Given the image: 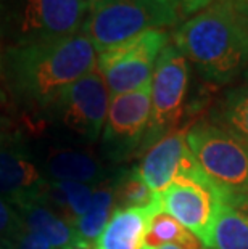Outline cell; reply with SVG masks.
Wrapping results in <instances>:
<instances>
[{
    "label": "cell",
    "mask_w": 248,
    "mask_h": 249,
    "mask_svg": "<svg viewBox=\"0 0 248 249\" xmlns=\"http://www.w3.org/2000/svg\"><path fill=\"white\" fill-rule=\"evenodd\" d=\"M156 249H184V248H179V246H174V245H165V246H160Z\"/></svg>",
    "instance_id": "f1b7e54d"
},
{
    "label": "cell",
    "mask_w": 248,
    "mask_h": 249,
    "mask_svg": "<svg viewBox=\"0 0 248 249\" xmlns=\"http://www.w3.org/2000/svg\"><path fill=\"white\" fill-rule=\"evenodd\" d=\"M114 211V178L105 180L94 188L92 203L87 213L75 224L79 238L82 241H95L97 236L105 229Z\"/></svg>",
    "instance_id": "ac0fdd59"
},
{
    "label": "cell",
    "mask_w": 248,
    "mask_h": 249,
    "mask_svg": "<svg viewBox=\"0 0 248 249\" xmlns=\"http://www.w3.org/2000/svg\"><path fill=\"white\" fill-rule=\"evenodd\" d=\"M181 18L176 0H87L81 31L100 53L147 31L176 26Z\"/></svg>",
    "instance_id": "3957f363"
},
{
    "label": "cell",
    "mask_w": 248,
    "mask_h": 249,
    "mask_svg": "<svg viewBox=\"0 0 248 249\" xmlns=\"http://www.w3.org/2000/svg\"><path fill=\"white\" fill-rule=\"evenodd\" d=\"M97 50L79 31L60 40L12 45L5 53V79L21 105L40 113L77 79L97 68Z\"/></svg>",
    "instance_id": "6da1fadb"
},
{
    "label": "cell",
    "mask_w": 248,
    "mask_h": 249,
    "mask_svg": "<svg viewBox=\"0 0 248 249\" xmlns=\"http://www.w3.org/2000/svg\"><path fill=\"white\" fill-rule=\"evenodd\" d=\"M68 249H92V248H91V243L79 240L77 243H75V245H73L71 248H68Z\"/></svg>",
    "instance_id": "484cf974"
},
{
    "label": "cell",
    "mask_w": 248,
    "mask_h": 249,
    "mask_svg": "<svg viewBox=\"0 0 248 249\" xmlns=\"http://www.w3.org/2000/svg\"><path fill=\"white\" fill-rule=\"evenodd\" d=\"M189 77L191 70L187 58L171 42L161 50L152 76V114L140 153L176 130L182 118Z\"/></svg>",
    "instance_id": "52a82bcc"
},
{
    "label": "cell",
    "mask_w": 248,
    "mask_h": 249,
    "mask_svg": "<svg viewBox=\"0 0 248 249\" xmlns=\"http://www.w3.org/2000/svg\"><path fill=\"white\" fill-rule=\"evenodd\" d=\"M156 195L150 192L142 180L137 167L119 172L114 178V209L131 206H147L155 201Z\"/></svg>",
    "instance_id": "44dd1931"
},
{
    "label": "cell",
    "mask_w": 248,
    "mask_h": 249,
    "mask_svg": "<svg viewBox=\"0 0 248 249\" xmlns=\"http://www.w3.org/2000/svg\"><path fill=\"white\" fill-rule=\"evenodd\" d=\"M168 44L170 34L166 31H147L100 52L97 71L105 79L110 95L134 92L150 84L158 56Z\"/></svg>",
    "instance_id": "ba28073f"
},
{
    "label": "cell",
    "mask_w": 248,
    "mask_h": 249,
    "mask_svg": "<svg viewBox=\"0 0 248 249\" xmlns=\"http://www.w3.org/2000/svg\"><path fill=\"white\" fill-rule=\"evenodd\" d=\"M179 8H181L182 17H191V15L198 13L200 10L208 7L214 0H176Z\"/></svg>",
    "instance_id": "d4e9b609"
},
{
    "label": "cell",
    "mask_w": 248,
    "mask_h": 249,
    "mask_svg": "<svg viewBox=\"0 0 248 249\" xmlns=\"http://www.w3.org/2000/svg\"><path fill=\"white\" fill-rule=\"evenodd\" d=\"M161 211L158 196L147 206L114 209L102 233L94 241V249H149L145 245L150 222Z\"/></svg>",
    "instance_id": "5bb4252c"
},
{
    "label": "cell",
    "mask_w": 248,
    "mask_h": 249,
    "mask_svg": "<svg viewBox=\"0 0 248 249\" xmlns=\"http://www.w3.org/2000/svg\"><path fill=\"white\" fill-rule=\"evenodd\" d=\"M187 145L202 171L224 193L248 195V145L223 127L208 121L189 127Z\"/></svg>",
    "instance_id": "5b68a950"
},
{
    "label": "cell",
    "mask_w": 248,
    "mask_h": 249,
    "mask_svg": "<svg viewBox=\"0 0 248 249\" xmlns=\"http://www.w3.org/2000/svg\"><path fill=\"white\" fill-rule=\"evenodd\" d=\"M172 44L205 81L229 84L248 68V18L235 0H214L177 26Z\"/></svg>",
    "instance_id": "7a4b0ae2"
},
{
    "label": "cell",
    "mask_w": 248,
    "mask_h": 249,
    "mask_svg": "<svg viewBox=\"0 0 248 249\" xmlns=\"http://www.w3.org/2000/svg\"><path fill=\"white\" fill-rule=\"evenodd\" d=\"M242 2H248V0H242Z\"/></svg>",
    "instance_id": "4dcf8cb0"
},
{
    "label": "cell",
    "mask_w": 248,
    "mask_h": 249,
    "mask_svg": "<svg viewBox=\"0 0 248 249\" xmlns=\"http://www.w3.org/2000/svg\"><path fill=\"white\" fill-rule=\"evenodd\" d=\"M187 130L189 127L172 130L144 151L137 171L153 195L165 192L198 166L187 145Z\"/></svg>",
    "instance_id": "7c38bea8"
},
{
    "label": "cell",
    "mask_w": 248,
    "mask_h": 249,
    "mask_svg": "<svg viewBox=\"0 0 248 249\" xmlns=\"http://www.w3.org/2000/svg\"><path fill=\"white\" fill-rule=\"evenodd\" d=\"M203 249H248V213L224 204Z\"/></svg>",
    "instance_id": "e0dca14e"
},
{
    "label": "cell",
    "mask_w": 248,
    "mask_h": 249,
    "mask_svg": "<svg viewBox=\"0 0 248 249\" xmlns=\"http://www.w3.org/2000/svg\"><path fill=\"white\" fill-rule=\"evenodd\" d=\"M110 100L112 95L105 79L95 68L61 90L44 114L61 130L92 143L103 132Z\"/></svg>",
    "instance_id": "8992f818"
},
{
    "label": "cell",
    "mask_w": 248,
    "mask_h": 249,
    "mask_svg": "<svg viewBox=\"0 0 248 249\" xmlns=\"http://www.w3.org/2000/svg\"><path fill=\"white\" fill-rule=\"evenodd\" d=\"M23 230L24 225L21 222L18 213L0 196V240L13 245V241L17 240Z\"/></svg>",
    "instance_id": "7402d4cb"
},
{
    "label": "cell",
    "mask_w": 248,
    "mask_h": 249,
    "mask_svg": "<svg viewBox=\"0 0 248 249\" xmlns=\"http://www.w3.org/2000/svg\"><path fill=\"white\" fill-rule=\"evenodd\" d=\"M211 123L223 127L248 145V81L226 93Z\"/></svg>",
    "instance_id": "ffe728a7"
},
{
    "label": "cell",
    "mask_w": 248,
    "mask_h": 249,
    "mask_svg": "<svg viewBox=\"0 0 248 249\" xmlns=\"http://www.w3.org/2000/svg\"><path fill=\"white\" fill-rule=\"evenodd\" d=\"M237 7H239L242 12H244V15L248 18V2H242V0H235Z\"/></svg>",
    "instance_id": "4316f807"
},
{
    "label": "cell",
    "mask_w": 248,
    "mask_h": 249,
    "mask_svg": "<svg viewBox=\"0 0 248 249\" xmlns=\"http://www.w3.org/2000/svg\"><path fill=\"white\" fill-rule=\"evenodd\" d=\"M152 114V82L134 92L114 95L102 132L103 155L113 162H121L134 153H140Z\"/></svg>",
    "instance_id": "30bf717a"
},
{
    "label": "cell",
    "mask_w": 248,
    "mask_h": 249,
    "mask_svg": "<svg viewBox=\"0 0 248 249\" xmlns=\"http://www.w3.org/2000/svg\"><path fill=\"white\" fill-rule=\"evenodd\" d=\"M86 15L87 0H0V28L12 45L71 37L81 31Z\"/></svg>",
    "instance_id": "277c9868"
},
{
    "label": "cell",
    "mask_w": 248,
    "mask_h": 249,
    "mask_svg": "<svg viewBox=\"0 0 248 249\" xmlns=\"http://www.w3.org/2000/svg\"><path fill=\"white\" fill-rule=\"evenodd\" d=\"M13 248L15 249H55L44 236H40L38 233L29 231L26 229L21 231L17 240L13 241Z\"/></svg>",
    "instance_id": "603a6c76"
},
{
    "label": "cell",
    "mask_w": 248,
    "mask_h": 249,
    "mask_svg": "<svg viewBox=\"0 0 248 249\" xmlns=\"http://www.w3.org/2000/svg\"><path fill=\"white\" fill-rule=\"evenodd\" d=\"M13 129V118H12V108L7 102L3 90L0 89V137L8 134Z\"/></svg>",
    "instance_id": "cb8c5ba5"
},
{
    "label": "cell",
    "mask_w": 248,
    "mask_h": 249,
    "mask_svg": "<svg viewBox=\"0 0 248 249\" xmlns=\"http://www.w3.org/2000/svg\"><path fill=\"white\" fill-rule=\"evenodd\" d=\"M15 211L18 213L26 230L44 236L55 249H68L81 240L70 222H66L40 201L21 204L15 208Z\"/></svg>",
    "instance_id": "9a60e30c"
},
{
    "label": "cell",
    "mask_w": 248,
    "mask_h": 249,
    "mask_svg": "<svg viewBox=\"0 0 248 249\" xmlns=\"http://www.w3.org/2000/svg\"><path fill=\"white\" fill-rule=\"evenodd\" d=\"M0 249H15L12 243H8V241H3V240H0Z\"/></svg>",
    "instance_id": "83f0119b"
},
{
    "label": "cell",
    "mask_w": 248,
    "mask_h": 249,
    "mask_svg": "<svg viewBox=\"0 0 248 249\" xmlns=\"http://www.w3.org/2000/svg\"><path fill=\"white\" fill-rule=\"evenodd\" d=\"M36 161L42 174L52 182H79L97 187L108 180V171L103 161L79 146H45L40 160Z\"/></svg>",
    "instance_id": "4fadbf2b"
},
{
    "label": "cell",
    "mask_w": 248,
    "mask_h": 249,
    "mask_svg": "<svg viewBox=\"0 0 248 249\" xmlns=\"http://www.w3.org/2000/svg\"><path fill=\"white\" fill-rule=\"evenodd\" d=\"M94 188L79 182H52L49 180L40 203L63 217L75 227L76 222L87 213L92 203Z\"/></svg>",
    "instance_id": "2e32d148"
},
{
    "label": "cell",
    "mask_w": 248,
    "mask_h": 249,
    "mask_svg": "<svg viewBox=\"0 0 248 249\" xmlns=\"http://www.w3.org/2000/svg\"><path fill=\"white\" fill-rule=\"evenodd\" d=\"M156 196L163 213L191 230L202 245L208 241L216 217L224 206V193L202 167L197 166Z\"/></svg>",
    "instance_id": "9c48e42d"
},
{
    "label": "cell",
    "mask_w": 248,
    "mask_h": 249,
    "mask_svg": "<svg viewBox=\"0 0 248 249\" xmlns=\"http://www.w3.org/2000/svg\"><path fill=\"white\" fill-rule=\"evenodd\" d=\"M49 183L19 132L0 137V196L12 206L42 201Z\"/></svg>",
    "instance_id": "8fae6325"
},
{
    "label": "cell",
    "mask_w": 248,
    "mask_h": 249,
    "mask_svg": "<svg viewBox=\"0 0 248 249\" xmlns=\"http://www.w3.org/2000/svg\"><path fill=\"white\" fill-rule=\"evenodd\" d=\"M245 76H247V79H248V71H247V72H245Z\"/></svg>",
    "instance_id": "f546056e"
},
{
    "label": "cell",
    "mask_w": 248,
    "mask_h": 249,
    "mask_svg": "<svg viewBox=\"0 0 248 249\" xmlns=\"http://www.w3.org/2000/svg\"><path fill=\"white\" fill-rule=\"evenodd\" d=\"M145 245L149 249H156L165 245H174L184 249H203L202 241L191 230L163 211H158L153 215Z\"/></svg>",
    "instance_id": "d6986e66"
}]
</instances>
